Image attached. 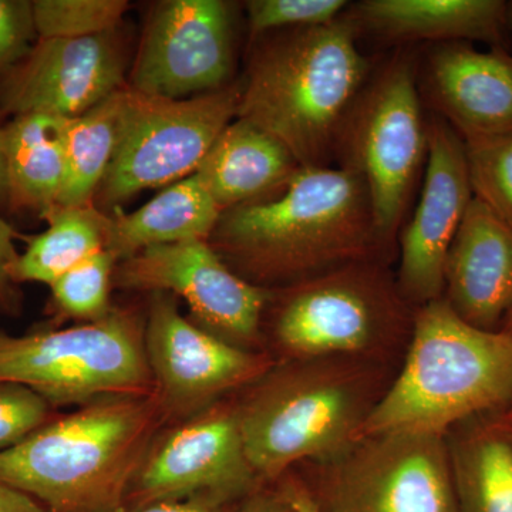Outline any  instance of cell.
I'll return each instance as SVG.
<instances>
[{"label": "cell", "mask_w": 512, "mask_h": 512, "mask_svg": "<svg viewBox=\"0 0 512 512\" xmlns=\"http://www.w3.org/2000/svg\"><path fill=\"white\" fill-rule=\"evenodd\" d=\"M49 228L30 239L28 248L13 265V282L52 285L74 266L106 251V215L92 204L86 207H56L43 215Z\"/></svg>", "instance_id": "25"}, {"label": "cell", "mask_w": 512, "mask_h": 512, "mask_svg": "<svg viewBox=\"0 0 512 512\" xmlns=\"http://www.w3.org/2000/svg\"><path fill=\"white\" fill-rule=\"evenodd\" d=\"M222 504L224 503L212 500V498L195 497L144 504L130 511L120 508V510L114 512H224Z\"/></svg>", "instance_id": "33"}, {"label": "cell", "mask_w": 512, "mask_h": 512, "mask_svg": "<svg viewBox=\"0 0 512 512\" xmlns=\"http://www.w3.org/2000/svg\"><path fill=\"white\" fill-rule=\"evenodd\" d=\"M503 330L504 332L511 333L512 335V311L510 312V315H508L507 320H505Z\"/></svg>", "instance_id": "38"}, {"label": "cell", "mask_w": 512, "mask_h": 512, "mask_svg": "<svg viewBox=\"0 0 512 512\" xmlns=\"http://www.w3.org/2000/svg\"><path fill=\"white\" fill-rule=\"evenodd\" d=\"M18 237L8 222L0 218V309L12 312L18 306L16 293L13 291L12 268L18 261L19 254L15 247Z\"/></svg>", "instance_id": "32"}, {"label": "cell", "mask_w": 512, "mask_h": 512, "mask_svg": "<svg viewBox=\"0 0 512 512\" xmlns=\"http://www.w3.org/2000/svg\"><path fill=\"white\" fill-rule=\"evenodd\" d=\"M241 90V83L228 84L187 99H167L128 87L119 146L97 191L104 204L194 174L237 119Z\"/></svg>", "instance_id": "9"}, {"label": "cell", "mask_w": 512, "mask_h": 512, "mask_svg": "<svg viewBox=\"0 0 512 512\" xmlns=\"http://www.w3.org/2000/svg\"><path fill=\"white\" fill-rule=\"evenodd\" d=\"M234 70V16L222 0L158 3L131 73V90L187 99L228 86Z\"/></svg>", "instance_id": "12"}, {"label": "cell", "mask_w": 512, "mask_h": 512, "mask_svg": "<svg viewBox=\"0 0 512 512\" xmlns=\"http://www.w3.org/2000/svg\"><path fill=\"white\" fill-rule=\"evenodd\" d=\"M507 22L508 29H512V2L507 3Z\"/></svg>", "instance_id": "39"}, {"label": "cell", "mask_w": 512, "mask_h": 512, "mask_svg": "<svg viewBox=\"0 0 512 512\" xmlns=\"http://www.w3.org/2000/svg\"><path fill=\"white\" fill-rule=\"evenodd\" d=\"M123 52L113 32L80 39H39L0 82V106L15 116H82L123 83Z\"/></svg>", "instance_id": "16"}, {"label": "cell", "mask_w": 512, "mask_h": 512, "mask_svg": "<svg viewBox=\"0 0 512 512\" xmlns=\"http://www.w3.org/2000/svg\"><path fill=\"white\" fill-rule=\"evenodd\" d=\"M0 382L23 384L52 407L156 393L140 318L113 309L74 328L0 332Z\"/></svg>", "instance_id": "7"}, {"label": "cell", "mask_w": 512, "mask_h": 512, "mask_svg": "<svg viewBox=\"0 0 512 512\" xmlns=\"http://www.w3.org/2000/svg\"><path fill=\"white\" fill-rule=\"evenodd\" d=\"M211 237L256 286L298 285L380 252L366 185L343 165L299 168L272 198L222 212Z\"/></svg>", "instance_id": "1"}, {"label": "cell", "mask_w": 512, "mask_h": 512, "mask_svg": "<svg viewBox=\"0 0 512 512\" xmlns=\"http://www.w3.org/2000/svg\"><path fill=\"white\" fill-rule=\"evenodd\" d=\"M464 144L474 198L512 228V134Z\"/></svg>", "instance_id": "27"}, {"label": "cell", "mask_w": 512, "mask_h": 512, "mask_svg": "<svg viewBox=\"0 0 512 512\" xmlns=\"http://www.w3.org/2000/svg\"><path fill=\"white\" fill-rule=\"evenodd\" d=\"M128 8L123 0H36L39 39H80L106 35L119 25Z\"/></svg>", "instance_id": "26"}, {"label": "cell", "mask_w": 512, "mask_h": 512, "mask_svg": "<svg viewBox=\"0 0 512 512\" xmlns=\"http://www.w3.org/2000/svg\"><path fill=\"white\" fill-rule=\"evenodd\" d=\"M410 306L373 259L353 262L289 286L275 338L298 359L365 356L412 330Z\"/></svg>", "instance_id": "8"}, {"label": "cell", "mask_w": 512, "mask_h": 512, "mask_svg": "<svg viewBox=\"0 0 512 512\" xmlns=\"http://www.w3.org/2000/svg\"><path fill=\"white\" fill-rule=\"evenodd\" d=\"M299 168L278 138L237 117L212 144L195 174L225 212L278 191Z\"/></svg>", "instance_id": "20"}, {"label": "cell", "mask_w": 512, "mask_h": 512, "mask_svg": "<svg viewBox=\"0 0 512 512\" xmlns=\"http://www.w3.org/2000/svg\"><path fill=\"white\" fill-rule=\"evenodd\" d=\"M423 93L464 141L512 134V56L501 47L481 52L466 42L430 46Z\"/></svg>", "instance_id": "17"}, {"label": "cell", "mask_w": 512, "mask_h": 512, "mask_svg": "<svg viewBox=\"0 0 512 512\" xmlns=\"http://www.w3.org/2000/svg\"><path fill=\"white\" fill-rule=\"evenodd\" d=\"M50 406L35 390L0 382V453L18 446L49 423Z\"/></svg>", "instance_id": "30"}, {"label": "cell", "mask_w": 512, "mask_h": 512, "mask_svg": "<svg viewBox=\"0 0 512 512\" xmlns=\"http://www.w3.org/2000/svg\"><path fill=\"white\" fill-rule=\"evenodd\" d=\"M357 35L387 43L484 42L504 49L507 2L500 0H362L343 13Z\"/></svg>", "instance_id": "19"}, {"label": "cell", "mask_w": 512, "mask_h": 512, "mask_svg": "<svg viewBox=\"0 0 512 512\" xmlns=\"http://www.w3.org/2000/svg\"><path fill=\"white\" fill-rule=\"evenodd\" d=\"M2 128L0 127V205H10L8 174L2 150Z\"/></svg>", "instance_id": "37"}, {"label": "cell", "mask_w": 512, "mask_h": 512, "mask_svg": "<svg viewBox=\"0 0 512 512\" xmlns=\"http://www.w3.org/2000/svg\"><path fill=\"white\" fill-rule=\"evenodd\" d=\"M255 39L238 119L278 138L301 167L330 165L372 74L356 29L342 15L328 25Z\"/></svg>", "instance_id": "2"}, {"label": "cell", "mask_w": 512, "mask_h": 512, "mask_svg": "<svg viewBox=\"0 0 512 512\" xmlns=\"http://www.w3.org/2000/svg\"><path fill=\"white\" fill-rule=\"evenodd\" d=\"M325 466L323 512H457L441 434H365Z\"/></svg>", "instance_id": "10"}, {"label": "cell", "mask_w": 512, "mask_h": 512, "mask_svg": "<svg viewBox=\"0 0 512 512\" xmlns=\"http://www.w3.org/2000/svg\"><path fill=\"white\" fill-rule=\"evenodd\" d=\"M37 35L33 2L0 0V76L32 52Z\"/></svg>", "instance_id": "31"}, {"label": "cell", "mask_w": 512, "mask_h": 512, "mask_svg": "<svg viewBox=\"0 0 512 512\" xmlns=\"http://www.w3.org/2000/svg\"><path fill=\"white\" fill-rule=\"evenodd\" d=\"M256 473L245 453L237 409L212 407L151 441L128 493L141 505L247 493Z\"/></svg>", "instance_id": "13"}, {"label": "cell", "mask_w": 512, "mask_h": 512, "mask_svg": "<svg viewBox=\"0 0 512 512\" xmlns=\"http://www.w3.org/2000/svg\"><path fill=\"white\" fill-rule=\"evenodd\" d=\"M70 119L53 114L16 116L2 128L10 204L45 215L57 207L66 178V130Z\"/></svg>", "instance_id": "22"}, {"label": "cell", "mask_w": 512, "mask_h": 512, "mask_svg": "<svg viewBox=\"0 0 512 512\" xmlns=\"http://www.w3.org/2000/svg\"><path fill=\"white\" fill-rule=\"evenodd\" d=\"M447 444L457 512H512V434L476 429Z\"/></svg>", "instance_id": "23"}, {"label": "cell", "mask_w": 512, "mask_h": 512, "mask_svg": "<svg viewBox=\"0 0 512 512\" xmlns=\"http://www.w3.org/2000/svg\"><path fill=\"white\" fill-rule=\"evenodd\" d=\"M241 512H295L285 495H258Z\"/></svg>", "instance_id": "35"}, {"label": "cell", "mask_w": 512, "mask_h": 512, "mask_svg": "<svg viewBox=\"0 0 512 512\" xmlns=\"http://www.w3.org/2000/svg\"><path fill=\"white\" fill-rule=\"evenodd\" d=\"M116 281L121 288L181 296L211 333L244 349L258 340L269 299L204 239L143 249L124 259Z\"/></svg>", "instance_id": "11"}, {"label": "cell", "mask_w": 512, "mask_h": 512, "mask_svg": "<svg viewBox=\"0 0 512 512\" xmlns=\"http://www.w3.org/2000/svg\"><path fill=\"white\" fill-rule=\"evenodd\" d=\"M127 90L120 89L99 106L70 119L64 140L66 178L57 207H86L99 191L119 146Z\"/></svg>", "instance_id": "24"}, {"label": "cell", "mask_w": 512, "mask_h": 512, "mask_svg": "<svg viewBox=\"0 0 512 512\" xmlns=\"http://www.w3.org/2000/svg\"><path fill=\"white\" fill-rule=\"evenodd\" d=\"M222 211L197 174L161 191L133 214L117 212L104 221L106 251L127 259L154 245L211 237Z\"/></svg>", "instance_id": "21"}, {"label": "cell", "mask_w": 512, "mask_h": 512, "mask_svg": "<svg viewBox=\"0 0 512 512\" xmlns=\"http://www.w3.org/2000/svg\"><path fill=\"white\" fill-rule=\"evenodd\" d=\"M144 345L164 409L194 412L220 394L266 375V357L198 328L178 311L174 295L154 293Z\"/></svg>", "instance_id": "15"}, {"label": "cell", "mask_w": 512, "mask_h": 512, "mask_svg": "<svg viewBox=\"0 0 512 512\" xmlns=\"http://www.w3.org/2000/svg\"><path fill=\"white\" fill-rule=\"evenodd\" d=\"M410 333L402 372L377 400L362 436H446L454 424L512 402L511 333L470 325L444 296L414 312Z\"/></svg>", "instance_id": "4"}, {"label": "cell", "mask_w": 512, "mask_h": 512, "mask_svg": "<svg viewBox=\"0 0 512 512\" xmlns=\"http://www.w3.org/2000/svg\"><path fill=\"white\" fill-rule=\"evenodd\" d=\"M429 151L419 63L399 52L370 74L340 138V165L366 185L380 252L393 247L409 217Z\"/></svg>", "instance_id": "6"}, {"label": "cell", "mask_w": 512, "mask_h": 512, "mask_svg": "<svg viewBox=\"0 0 512 512\" xmlns=\"http://www.w3.org/2000/svg\"><path fill=\"white\" fill-rule=\"evenodd\" d=\"M446 301L478 329L497 332L512 311V228L473 198L448 249Z\"/></svg>", "instance_id": "18"}, {"label": "cell", "mask_w": 512, "mask_h": 512, "mask_svg": "<svg viewBox=\"0 0 512 512\" xmlns=\"http://www.w3.org/2000/svg\"><path fill=\"white\" fill-rule=\"evenodd\" d=\"M284 495L295 512H323L316 503L315 497L299 485L289 484Z\"/></svg>", "instance_id": "36"}, {"label": "cell", "mask_w": 512, "mask_h": 512, "mask_svg": "<svg viewBox=\"0 0 512 512\" xmlns=\"http://www.w3.org/2000/svg\"><path fill=\"white\" fill-rule=\"evenodd\" d=\"M116 258L109 251L90 256L50 285L53 299L67 316L87 320L104 318L111 311L109 291Z\"/></svg>", "instance_id": "28"}, {"label": "cell", "mask_w": 512, "mask_h": 512, "mask_svg": "<svg viewBox=\"0 0 512 512\" xmlns=\"http://www.w3.org/2000/svg\"><path fill=\"white\" fill-rule=\"evenodd\" d=\"M338 360L299 359L269 373L237 409L256 476H281L302 460L329 463L362 436L382 394L365 370Z\"/></svg>", "instance_id": "5"}, {"label": "cell", "mask_w": 512, "mask_h": 512, "mask_svg": "<svg viewBox=\"0 0 512 512\" xmlns=\"http://www.w3.org/2000/svg\"><path fill=\"white\" fill-rule=\"evenodd\" d=\"M163 410L157 393L84 404L0 453V481L50 512L120 510Z\"/></svg>", "instance_id": "3"}, {"label": "cell", "mask_w": 512, "mask_h": 512, "mask_svg": "<svg viewBox=\"0 0 512 512\" xmlns=\"http://www.w3.org/2000/svg\"><path fill=\"white\" fill-rule=\"evenodd\" d=\"M0 512H46V510L29 495L20 493L0 481Z\"/></svg>", "instance_id": "34"}, {"label": "cell", "mask_w": 512, "mask_h": 512, "mask_svg": "<svg viewBox=\"0 0 512 512\" xmlns=\"http://www.w3.org/2000/svg\"><path fill=\"white\" fill-rule=\"evenodd\" d=\"M348 6L345 0H251L247 2L249 29L258 37L276 30L328 25Z\"/></svg>", "instance_id": "29"}, {"label": "cell", "mask_w": 512, "mask_h": 512, "mask_svg": "<svg viewBox=\"0 0 512 512\" xmlns=\"http://www.w3.org/2000/svg\"><path fill=\"white\" fill-rule=\"evenodd\" d=\"M473 198L463 138L447 121L431 117L423 188L400 231L396 284L410 305L443 298L448 249Z\"/></svg>", "instance_id": "14"}]
</instances>
